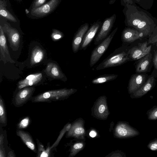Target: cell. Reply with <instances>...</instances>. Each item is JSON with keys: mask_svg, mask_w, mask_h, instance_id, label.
I'll use <instances>...</instances> for the list:
<instances>
[{"mask_svg": "<svg viewBox=\"0 0 157 157\" xmlns=\"http://www.w3.org/2000/svg\"><path fill=\"white\" fill-rule=\"evenodd\" d=\"M129 49L124 44L116 49L96 67V70L121 65L130 60L128 54Z\"/></svg>", "mask_w": 157, "mask_h": 157, "instance_id": "6da1fadb", "label": "cell"}, {"mask_svg": "<svg viewBox=\"0 0 157 157\" xmlns=\"http://www.w3.org/2000/svg\"><path fill=\"white\" fill-rule=\"evenodd\" d=\"M116 131L119 137L124 138L133 137L140 134L136 129L126 122L121 123L118 126Z\"/></svg>", "mask_w": 157, "mask_h": 157, "instance_id": "30bf717a", "label": "cell"}, {"mask_svg": "<svg viewBox=\"0 0 157 157\" xmlns=\"http://www.w3.org/2000/svg\"><path fill=\"white\" fill-rule=\"evenodd\" d=\"M34 86L27 87L19 89L13 96V105L16 107L22 106L30 100L35 90Z\"/></svg>", "mask_w": 157, "mask_h": 157, "instance_id": "277c9868", "label": "cell"}, {"mask_svg": "<svg viewBox=\"0 0 157 157\" xmlns=\"http://www.w3.org/2000/svg\"><path fill=\"white\" fill-rule=\"evenodd\" d=\"M144 36L142 33L131 28H126L122 32L121 40L123 44H130Z\"/></svg>", "mask_w": 157, "mask_h": 157, "instance_id": "7c38bea8", "label": "cell"}, {"mask_svg": "<svg viewBox=\"0 0 157 157\" xmlns=\"http://www.w3.org/2000/svg\"><path fill=\"white\" fill-rule=\"evenodd\" d=\"M64 36V34L61 31L56 29H53L51 37L53 41L59 40L63 38Z\"/></svg>", "mask_w": 157, "mask_h": 157, "instance_id": "f1b7e54d", "label": "cell"}, {"mask_svg": "<svg viewBox=\"0 0 157 157\" xmlns=\"http://www.w3.org/2000/svg\"><path fill=\"white\" fill-rule=\"evenodd\" d=\"M116 18V16L114 14L105 20L99 32L94 39V44L95 45H98L109 36Z\"/></svg>", "mask_w": 157, "mask_h": 157, "instance_id": "8992f818", "label": "cell"}, {"mask_svg": "<svg viewBox=\"0 0 157 157\" xmlns=\"http://www.w3.org/2000/svg\"><path fill=\"white\" fill-rule=\"evenodd\" d=\"M30 121L29 117H25L18 123L17 128L19 129L26 128L30 124Z\"/></svg>", "mask_w": 157, "mask_h": 157, "instance_id": "83f0119b", "label": "cell"}, {"mask_svg": "<svg viewBox=\"0 0 157 157\" xmlns=\"http://www.w3.org/2000/svg\"><path fill=\"white\" fill-rule=\"evenodd\" d=\"M89 24L85 23L81 25L76 31L72 42V48L74 53H77L83 38L89 29Z\"/></svg>", "mask_w": 157, "mask_h": 157, "instance_id": "5bb4252c", "label": "cell"}, {"mask_svg": "<svg viewBox=\"0 0 157 157\" xmlns=\"http://www.w3.org/2000/svg\"><path fill=\"white\" fill-rule=\"evenodd\" d=\"M147 119L149 120H157V105H154L147 112Z\"/></svg>", "mask_w": 157, "mask_h": 157, "instance_id": "4316f807", "label": "cell"}, {"mask_svg": "<svg viewBox=\"0 0 157 157\" xmlns=\"http://www.w3.org/2000/svg\"><path fill=\"white\" fill-rule=\"evenodd\" d=\"M5 34L7 36L11 48L13 51L17 50L19 47L21 36L18 31L7 24L2 26Z\"/></svg>", "mask_w": 157, "mask_h": 157, "instance_id": "52a82bcc", "label": "cell"}, {"mask_svg": "<svg viewBox=\"0 0 157 157\" xmlns=\"http://www.w3.org/2000/svg\"><path fill=\"white\" fill-rule=\"evenodd\" d=\"M17 135L29 149L35 153H37L35 144L30 134L28 132L18 129L16 131Z\"/></svg>", "mask_w": 157, "mask_h": 157, "instance_id": "e0dca14e", "label": "cell"}, {"mask_svg": "<svg viewBox=\"0 0 157 157\" xmlns=\"http://www.w3.org/2000/svg\"><path fill=\"white\" fill-rule=\"evenodd\" d=\"M152 59V54L150 52L139 59L136 66V71L138 73L147 71Z\"/></svg>", "mask_w": 157, "mask_h": 157, "instance_id": "ffe728a7", "label": "cell"}, {"mask_svg": "<svg viewBox=\"0 0 157 157\" xmlns=\"http://www.w3.org/2000/svg\"><path fill=\"white\" fill-rule=\"evenodd\" d=\"M44 71L47 75L54 79L60 80L64 82L67 80L65 75L59 67L55 63H48Z\"/></svg>", "mask_w": 157, "mask_h": 157, "instance_id": "8fae6325", "label": "cell"}, {"mask_svg": "<svg viewBox=\"0 0 157 157\" xmlns=\"http://www.w3.org/2000/svg\"><path fill=\"white\" fill-rule=\"evenodd\" d=\"M106 110V107L104 104H101L98 106V112L101 114H104Z\"/></svg>", "mask_w": 157, "mask_h": 157, "instance_id": "836d02e7", "label": "cell"}, {"mask_svg": "<svg viewBox=\"0 0 157 157\" xmlns=\"http://www.w3.org/2000/svg\"><path fill=\"white\" fill-rule=\"evenodd\" d=\"M148 42L146 41L139 44L137 46L129 48L128 54L130 60L139 59L150 53L151 46H148Z\"/></svg>", "mask_w": 157, "mask_h": 157, "instance_id": "ba28073f", "label": "cell"}, {"mask_svg": "<svg viewBox=\"0 0 157 157\" xmlns=\"http://www.w3.org/2000/svg\"><path fill=\"white\" fill-rule=\"evenodd\" d=\"M6 109L3 99L0 97V123L1 126H6L7 124Z\"/></svg>", "mask_w": 157, "mask_h": 157, "instance_id": "d4e9b609", "label": "cell"}, {"mask_svg": "<svg viewBox=\"0 0 157 157\" xmlns=\"http://www.w3.org/2000/svg\"><path fill=\"white\" fill-rule=\"evenodd\" d=\"M153 62L155 68L157 70V49L153 58Z\"/></svg>", "mask_w": 157, "mask_h": 157, "instance_id": "8d00e7d4", "label": "cell"}, {"mask_svg": "<svg viewBox=\"0 0 157 157\" xmlns=\"http://www.w3.org/2000/svg\"><path fill=\"white\" fill-rule=\"evenodd\" d=\"M137 1H138V2H139L140 0H136Z\"/></svg>", "mask_w": 157, "mask_h": 157, "instance_id": "60d3db41", "label": "cell"}, {"mask_svg": "<svg viewBox=\"0 0 157 157\" xmlns=\"http://www.w3.org/2000/svg\"><path fill=\"white\" fill-rule=\"evenodd\" d=\"M0 60H2L4 62L6 54L10 57L5 33L1 25H0Z\"/></svg>", "mask_w": 157, "mask_h": 157, "instance_id": "44dd1931", "label": "cell"}, {"mask_svg": "<svg viewBox=\"0 0 157 157\" xmlns=\"http://www.w3.org/2000/svg\"><path fill=\"white\" fill-rule=\"evenodd\" d=\"M14 156H15L13 153V152H12V151H11L9 153L8 157H12Z\"/></svg>", "mask_w": 157, "mask_h": 157, "instance_id": "ab89813d", "label": "cell"}, {"mask_svg": "<svg viewBox=\"0 0 157 157\" xmlns=\"http://www.w3.org/2000/svg\"><path fill=\"white\" fill-rule=\"evenodd\" d=\"M118 29L116 28L109 36L94 49L91 52L90 60L91 67L99 60L107 50Z\"/></svg>", "mask_w": 157, "mask_h": 157, "instance_id": "3957f363", "label": "cell"}, {"mask_svg": "<svg viewBox=\"0 0 157 157\" xmlns=\"http://www.w3.org/2000/svg\"><path fill=\"white\" fill-rule=\"evenodd\" d=\"M101 25L100 22L94 23L85 34L79 48V50H85L90 45Z\"/></svg>", "mask_w": 157, "mask_h": 157, "instance_id": "9c48e42d", "label": "cell"}, {"mask_svg": "<svg viewBox=\"0 0 157 157\" xmlns=\"http://www.w3.org/2000/svg\"><path fill=\"white\" fill-rule=\"evenodd\" d=\"M6 156L5 149L3 144L0 145V157Z\"/></svg>", "mask_w": 157, "mask_h": 157, "instance_id": "d590c367", "label": "cell"}, {"mask_svg": "<svg viewBox=\"0 0 157 157\" xmlns=\"http://www.w3.org/2000/svg\"><path fill=\"white\" fill-rule=\"evenodd\" d=\"M146 77L144 75L135 74L132 75L129 82L128 90L131 94L139 89L145 83Z\"/></svg>", "mask_w": 157, "mask_h": 157, "instance_id": "9a60e30c", "label": "cell"}, {"mask_svg": "<svg viewBox=\"0 0 157 157\" xmlns=\"http://www.w3.org/2000/svg\"><path fill=\"white\" fill-rule=\"evenodd\" d=\"M83 147V144L82 143H78L75 144L71 151V154L75 152L76 150L81 149Z\"/></svg>", "mask_w": 157, "mask_h": 157, "instance_id": "e575fe53", "label": "cell"}, {"mask_svg": "<svg viewBox=\"0 0 157 157\" xmlns=\"http://www.w3.org/2000/svg\"><path fill=\"white\" fill-rule=\"evenodd\" d=\"M89 135L91 137L94 138L96 136L97 133L95 131L92 130L89 133Z\"/></svg>", "mask_w": 157, "mask_h": 157, "instance_id": "74e56055", "label": "cell"}, {"mask_svg": "<svg viewBox=\"0 0 157 157\" xmlns=\"http://www.w3.org/2000/svg\"><path fill=\"white\" fill-rule=\"evenodd\" d=\"M46 0H35L33 6L32 8L38 7L44 4Z\"/></svg>", "mask_w": 157, "mask_h": 157, "instance_id": "d6a6232c", "label": "cell"}, {"mask_svg": "<svg viewBox=\"0 0 157 157\" xmlns=\"http://www.w3.org/2000/svg\"><path fill=\"white\" fill-rule=\"evenodd\" d=\"M37 145V157H48L50 156L51 151L52 150L50 143L47 144V148L45 149L43 145L36 139Z\"/></svg>", "mask_w": 157, "mask_h": 157, "instance_id": "7402d4cb", "label": "cell"}, {"mask_svg": "<svg viewBox=\"0 0 157 157\" xmlns=\"http://www.w3.org/2000/svg\"><path fill=\"white\" fill-rule=\"evenodd\" d=\"M61 0H50L38 7L32 8L31 15L36 17L45 16L53 12L58 6Z\"/></svg>", "mask_w": 157, "mask_h": 157, "instance_id": "5b68a950", "label": "cell"}, {"mask_svg": "<svg viewBox=\"0 0 157 157\" xmlns=\"http://www.w3.org/2000/svg\"><path fill=\"white\" fill-rule=\"evenodd\" d=\"M147 147L151 151H157V138L150 141L147 145Z\"/></svg>", "mask_w": 157, "mask_h": 157, "instance_id": "4dcf8cb0", "label": "cell"}, {"mask_svg": "<svg viewBox=\"0 0 157 157\" xmlns=\"http://www.w3.org/2000/svg\"><path fill=\"white\" fill-rule=\"evenodd\" d=\"M155 82V79L153 76L149 77L139 89L131 94L130 97L132 98H138L142 97L153 88Z\"/></svg>", "mask_w": 157, "mask_h": 157, "instance_id": "2e32d148", "label": "cell"}, {"mask_svg": "<svg viewBox=\"0 0 157 157\" xmlns=\"http://www.w3.org/2000/svg\"><path fill=\"white\" fill-rule=\"evenodd\" d=\"M117 74H104L98 76L92 81L94 84H101L116 79L118 77Z\"/></svg>", "mask_w": 157, "mask_h": 157, "instance_id": "603a6c76", "label": "cell"}, {"mask_svg": "<svg viewBox=\"0 0 157 157\" xmlns=\"http://www.w3.org/2000/svg\"><path fill=\"white\" fill-rule=\"evenodd\" d=\"M44 56V51L39 46H36L32 51L30 60L31 65L33 66L41 62Z\"/></svg>", "mask_w": 157, "mask_h": 157, "instance_id": "d6986e66", "label": "cell"}, {"mask_svg": "<svg viewBox=\"0 0 157 157\" xmlns=\"http://www.w3.org/2000/svg\"><path fill=\"white\" fill-rule=\"evenodd\" d=\"M85 132L84 129L81 127H78L73 129L71 128L68 132L67 135L70 136L75 134V135H80L83 134Z\"/></svg>", "mask_w": 157, "mask_h": 157, "instance_id": "f546056e", "label": "cell"}, {"mask_svg": "<svg viewBox=\"0 0 157 157\" xmlns=\"http://www.w3.org/2000/svg\"><path fill=\"white\" fill-rule=\"evenodd\" d=\"M43 79V75L42 73L30 75L18 82L17 88L19 89L25 87L33 86L39 84Z\"/></svg>", "mask_w": 157, "mask_h": 157, "instance_id": "4fadbf2b", "label": "cell"}, {"mask_svg": "<svg viewBox=\"0 0 157 157\" xmlns=\"http://www.w3.org/2000/svg\"><path fill=\"white\" fill-rule=\"evenodd\" d=\"M157 43V31L155 32L149 37L148 44Z\"/></svg>", "mask_w": 157, "mask_h": 157, "instance_id": "1f68e13d", "label": "cell"}, {"mask_svg": "<svg viewBox=\"0 0 157 157\" xmlns=\"http://www.w3.org/2000/svg\"><path fill=\"white\" fill-rule=\"evenodd\" d=\"M6 2L4 1L0 0V14L5 18L13 22H16V18L7 10Z\"/></svg>", "mask_w": 157, "mask_h": 157, "instance_id": "cb8c5ba5", "label": "cell"}, {"mask_svg": "<svg viewBox=\"0 0 157 157\" xmlns=\"http://www.w3.org/2000/svg\"><path fill=\"white\" fill-rule=\"evenodd\" d=\"M139 32L142 33L144 36L149 35L150 32V26L146 21L137 18L133 19L129 25Z\"/></svg>", "mask_w": 157, "mask_h": 157, "instance_id": "ac0fdd59", "label": "cell"}, {"mask_svg": "<svg viewBox=\"0 0 157 157\" xmlns=\"http://www.w3.org/2000/svg\"><path fill=\"white\" fill-rule=\"evenodd\" d=\"M4 135L1 134L0 136V145L3 144L4 143Z\"/></svg>", "mask_w": 157, "mask_h": 157, "instance_id": "f35d334b", "label": "cell"}, {"mask_svg": "<svg viewBox=\"0 0 157 157\" xmlns=\"http://www.w3.org/2000/svg\"><path fill=\"white\" fill-rule=\"evenodd\" d=\"M76 91L74 89L66 88L48 90L32 97L31 100L34 103H50L66 98Z\"/></svg>", "mask_w": 157, "mask_h": 157, "instance_id": "7a4b0ae2", "label": "cell"}, {"mask_svg": "<svg viewBox=\"0 0 157 157\" xmlns=\"http://www.w3.org/2000/svg\"><path fill=\"white\" fill-rule=\"evenodd\" d=\"M71 124H67L64 126L63 128L60 132L59 135L56 141L51 146V148L52 149L58 145L65 133L66 132L69 131L71 128Z\"/></svg>", "mask_w": 157, "mask_h": 157, "instance_id": "484cf974", "label": "cell"}]
</instances>
